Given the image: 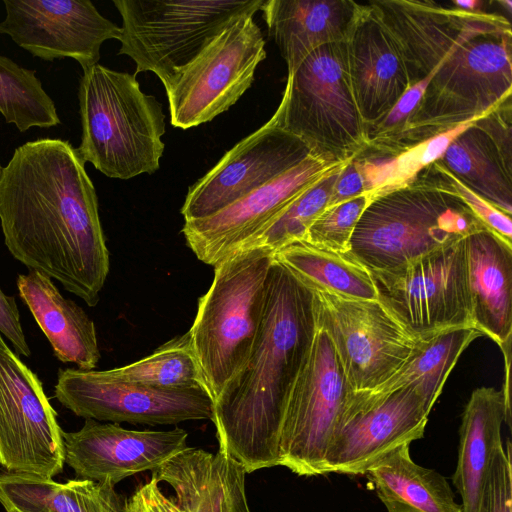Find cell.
I'll use <instances>...</instances> for the list:
<instances>
[{
    "mask_svg": "<svg viewBox=\"0 0 512 512\" xmlns=\"http://www.w3.org/2000/svg\"><path fill=\"white\" fill-rule=\"evenodd\" d=\"M151 472L172 487L173 502L184 512H250L246 471L224 450L187 447Z\"/></svg>",
    "mask_w": 512,
    "mask_h": 512,
    "instance_id": "23",
    "label": "cell"
},
{
    "mask_svg": "<svg viewBox=\"0 0 512 512\" xmlns=\"http://www.w3.org/2000/svg\"><path fill=\"white\" fill-rule=\"evenodd\" d=\"M78 101L82 133L77 151L85 163L122 180L159 169L165 115L135 75L96 64L83 71Z\"/></svg>",
    "mask_w": 512,
    "mask_h": 512,
    "instance_id": "3",
    "label": "cell"
},
{
    "mask_svg": "<svg viewBox=\"0 0 512 512\" xmlns=\"http://www.w3.org/2000/svg\"><path fill=\"white\" fill-rule=\"evenodd\" d=\"M451 3L455 7L460 8V9L465 10V11H469V12H482V11H484L482 9V5L484 3L483 1H478V0H465V1L453 0Z\"/></svg>",
    "mask_w": 512,
    "mask_h": 512,
    "instance_id": "43",
    "label": "cell"
},
{
    "mask_svg": "<svg viewBox=\"0 0 512 512\" xmlns=\"http://www.w3.org/2000/svg\"><path fill=\"white\" fill-rule=\"evenodd\" d=\"M342 167L304 191L237 249L260 247L275 253L294 241L303 240L310 225L326 209Z\"/></svg>",
    "mask_w": 512,
    "mask_h": 512,
    "instance_id": "35",
    "label": "cell"
},
{
    "mask_svg": "<svg viewBox=\"0 0 512 512\" xmlns=\"http://www.w3.org/2000/svg\"><path fill=\"white\" fill-rule=\"evenodd\" d=\"M387 512H462L447 479L416 464L410 444H403L368 468L366 473Z\"/></svg>",
    "mask_w": 512,
    "mask_h": 512,
    "instance_id": "28",
    "label": "cell"
},
{
    "mask_svg": "<svg viewBox=\"0 0 512 512\" xmlns=\"http://www.w3.org/2000/svg\"><path fill=\"white\" fill-rule=\"evenodd\" d=\"M472 122L404 148L376 149L366 146L354 156L363 177L364 194L371 200L409 184L423 169L437 161L449 144Z\"/></svg>",
    "mask_w": 512,
    "mask_h": 512,
    "instance_id": "32",
    "label": "cell"
},
{
    "mask_svg": "<svg viewBox=\"0 0 512 512\" xmlns=\"http://www.w3.org/2000/svg\"><path fill=\"white\" fill-rule=\"evenodd\" d=\"M1 168H2V166H1V164H0V170H1Z\"/></svg>",
    "mask_w": 512,
    "mask_h": 512,
    "instance_id": "44",
    "label": "cell"
},
{
    "mask_svg": "<svg viewBox=\"0 0 512 512\" xmlns=\"http://www.w3.org/2000/svg\"><path fill=\"white\" fill-rule=\"evenodd\" d=\"M274 253L237 249L216 265L189 329L205 387L214 399L246 365L264 315Z\"/></svg>",
    "mask_w": 512,
    "mask_h": 512,
    "instance_id": "4",
    "label": "cell"
},
{
    "mask_svg": "<svg viewBox=\"0 0 512 512\" xmlns=\"http://www.w3.org/2000/svg\"><path fill=\"white\" fill-rule=\"evenodd\" d=\"M367 195L327 207L310 225L302 241L338 253L350 252L356 224L369 203Z\"/></svg>",
    "mask_w": 512,
    "mask_h": 512,
    "instance_id": "36",
    "label": "cell"
},
{
    "mask_svg": "<svg viewBox=\"0 0 512 512\" xmlns=\"http://www.w3.org/2000/svg\"><path fill=\"white\" fill-rule=\"evenodd\" d=\"M360 6L352 0H264L260 10L290 72L320 46L345 41Z\"/></svg>",
    "mask_w": 512,
    "mask_h": 512,
    "instance_id": "25",
    "label": "cell"
},
{
    "mask_svg": "<svg viewBox=\"0 0 512 512\" xmlns=\"http://www.w3.org/2000/svg\"><path fill=\"white\" fill-rule=\"evenodd\" d=\"M479 336L483 335L475 328L458 327L419 339L404 366L383 385L366 393L385 394L411 387L430 412L459 357Z\"/></svg>",
    "mask_w": 512,
    "mask_h": 512,
    "instance_id": "30",
    "label": "cell"
},
{
    "mask_svg": "<svg viewBox=\"0 0 512 512\" xmlns=\"http://www.w3.org/2000/svg\"><path fill=\"white\" fill-rule=\"evenodd\" d=\"M421 174L436 188L459 197L488 230L512 247V220L510 215L503 213L475 194L438 161L423 169Z\"/></svg>",
    "mask_w": 512,
    "mask_h": 512,
    "instance_id": "37",
    "label": "cell"
},
{
    "mask_svg": "<svg viewBox=\"0 0 512 512\" xmlns=\"http://www.w3.org/2000/svg\"><path fill=\"white\" fill-rule=\"evenodd\" d=\"M369 272L377 300L412 337L475 328L464 239L393 269Z\"/></svg>",
    "mask_w": 512,
    "mask_h": 512,
    "instance_id": "10",
    "label": "cell"
},
{
    "mask_svg": "<svg viewBox=\"0 0 512 512\" xmlns=\"http://www.w3.org/2000/svg\"><path fill=\"white\" fill-rule=\"evenodd\" d=\"M64 464L62 430L43 384L0 333V465L53 479Z\"/></svg>",
    "mask_w": 512,
    "mask_h": 512,
    "instance_id": "13",
    "label": "cell"
},
{
    "mask_svg": "<svg viewBox=\"0 0 512 512\" xmlns=\"http://www.w3.org/2000/svg\"><path fill=\"white\" fill-rule=\"evenodd\" d=\"M312 153L304 141L278 126L272 116L189 188L181 214L185 221L213 215L297 166Z\"/></svg>",
    "mask_w": 512,
    "mask_h": 512,
    "instance_id": "17",
    "label": "cell"
},
{
    "mask_svg": "<svg viewBox=\"0 0 512 512\" xmlns=\"http://www.w3.org/2000/svg\"><path fill=\"white\" fill-rule=\"evenodd\" d=\"M351 390L328 335L316 331L291 387L279 442V466L325 475V460Z\"/></svg>",
    "mask_w": 512,
    "mask_h": 512,
    "instance_id": "12",
    "label": "cell"
},
{
    "mask_svg": "<svg viewBox=\"0 0 512 512\" xmlns=\"http://www.w3.org/2000/svg\"><path fill=\"white\" fill-rule=\"evenodd\" d=\"M487 229L456 195L421 172L409 184L372 198L350 240V253L369 271L388 270Z\"/></svg>",
    "mask_w": 512,
    "mask_h": 512,
    "instance_id": "5",
    "label": "cell"
},
{
    "mask_svg": "<svg viewBox=\"0 0 512 512\" xmlns=\"http://www.w3.org/2000/svg\"><path fill=\"white\" fill-rule=\"evenodd\" d=\"M274 257L304 281L332 292L359 299H377L369 270L350 252L338 253L294 241Z\"/></svg>",
    "mask_w": 512,
    "mask_h": 512,
    "instance_id": "31",
    "label": "cell"
},
{
    "mask_svg": "<svg viewBox=\"0 0 512 512\" xmlns=\"http://www.w3.org/2000/svg\"><path fill=\"white\" fill-rule=\"evenodd\" d=\"M0 114L20 132L59 125L53 99L44 90L35 70L0 55Z\"/></svg>",
    "mask_w": 512,
    "mask_h": 512,
    "instance_id": "34",
    "label": "cell"
},
{
    "mask_svg": "<svg viewBox=\"0 0 512 512\" xmlns=\"http://www.w3.org/2000/svg\"><path fill=\"white\" fill-rule=\"evenodd\" d=\"M478 512H512L511 444L500 447L492 459Z\"/></svg>",
    "mask_w": 512,
    "mask_h": 512,
    "instance_id": "38",
    "label": "cell"
},
{
    "mask_svg": "<svg viewBox=\"0 0 512 512\" xmlns=\"http://www.w3.org/2000/svg\"><path fill=\"white\" fill-rule=\"evenodd\" d=\"M54 394L75 415L96 421L172 425L213 416L214 401L204 386L152 388L112 380L97 370L60 368Z\"/></svg>",
    "mask_w": 512,
    "mask_h": 512,
    "instance_id": "14",
    "label": "cell"
},
{
    "mask_svg": "<svg viewBox=\"0 0 512 512\" xmlns=\"http://www.w3.org/2000/svg\"><path fill=\"white\" fill-rule=\"evenodd\" d=\"M306 283L316 326L328 335L351 392L373 391L404 366L419 339L377 299L348 297Z\"/></svg>",
    "mask_w": 512,
    "mask_h": 512,
    "instance_id": "9",
    "label": "cell"
},
{
    "mask_svg": "<svg viewBox=\"0 0 512 512\" xmlns=\"http://www.w3.org/2000/svg\"><path fill=\"white\" fill-rule=\"evenodd\" d=\"M244 14L231 21L164 87L170 122L183 130L213 120L250 88L266 58L263 34Z\"/></svg>",
    "mask_w": 512,
    "mask_h": 512,
    "instance_id": "11",
    "label": "cell"
},
{
    "mask_svg": "<svg viewBox=\"0 0 512 512\" xmlns=\"http://www.w3.org/2000/svg\"><path fill=\"white\" fill-rule=\"evenodd\" d=\"M347 161L312 153L297 166L215 214L185 221L182 232L187 246L201 262L216 265L304 191Z\"/></svg>",
    "mask_w": 512,
    "mask_h": 512,
    "instance_id": "19",
    "label": "cell"
},
{
    "mask_svg": "<svg viewBox=\"0 0 512 512\" xmlns=\"http://www.w3.org/2000/svg\"><path fill=\"white\" fill-rule=\"evenodd\" d=\"M345 44L352 91L366 129L405 93L408 77L397 46L368 3H361Z\"/></svg>",
    "mask_w": 512,
    "mask_h": 512,
    "instance_id": "22",
    "label": "cell"
},
{
    "mask_svg": "<svg viewBox=\"0 0 512 512\" xmlns=\"http://www.w3.org/2000/svg\"><path fill=\"white\" fill-rule=\"evenodd\" d=\"M512 31L479 36L456 50L432 75L403 129L368 147L399 149L475 121L512 96Z\"/></svg>",
    "mask_w": 512,
    "mask_h": 512,
    "instance_id": "6",
    "label": "cell"
},
{
    "mask_svg": "<svg viewBox=\"0 0 512 512\" xmlns=\"http://www.w3.org/2000/svg\"><path fill=\"white\" fill-rule=\"evenodd\" d=\"M17 287L56 358L81 370H94L101 354L95 324L83 308L63 297L51 278L36 270L19 274Z\"/></svg>",
    "mask_w": 512,
    "mask_h": 512,
    "instance_id": "27",
    "label": "cell"
},
{
    "mask_svg": "<svg viewBox=\"0 0 512 512\" xmlns=\"http://www.w3.org/2000/svg\"><path fill=\"white\" fill-rule=\"evenodd\" d=\"M464 248L474 327L502 348L512 337V247L483 229Z\"/></svg>",
    "mask_w": 512,
    "mask_h": 512,
    "instance_id": "24",
    "label": "cell"
},
{
    "mask_svg": "<svg viewBox=\"0 0 512 512\" xmlns=\"http://www.w3.org/2000/svg\"><path fill=\"white\" fill-rule=\"evenodd\" d=\"M511 98L473 121L437 160L463 185L512 214Z\"/></svg>",
    "mask_w": 512,
    "mask_h": 512,
    "instance_id": "21",
    "label": "cell"
},
{
    "mask_svg": "<svg viewBox=\"0 0 512 512\" xmlns=\"http://www.w3.org/2000/svg\"><path fill=\"white\" fill-rule=\"evenodd\" d=\"M100 373L112 380L159 389L205 387L189 330L138 361Z\"/></svg>",
    "mask_w": 512,
    "mask_h": 512,
    "instance_id": "33",
    "label": "cell"
},
{
    "mask_svg": "<svg viewBox=\"0 0 512 512\" xmlns=\"http://www.w3.org/2000/svg\"><path fill=\"white\" fill-rule=\"evenodd\" d=\"M388 31L403 60L409 87L432 77L439 66L467 42L486 34L511 31L498 13L469 12L434 1L368 2Z\"/></svg>",
    "mask_w": 512,
    "mask_h": 512,
    "instance_id": "15",
    "label": "cell"
},
{
    "mask_svg": "<svg viewBox=\"0 0 512 512\" xmlns=\"http://www.w3.org/2000/svg\"><path fill=\"white\" fill-rule=\"evenodd\" d=\"M0 225L12 256L94 307L110 267L95 187L60 138L18 146L0 170Z\"/></svg>",
    "mask_w": 512,
    "mask_h": 512,
    "instance_id": "1",
    "label": "cell"
},
{
    "mask_svg": "<svg viewBox=\"0 0 512 512\" xmlns=\"http://www.w3.org/2000/svg\"><path fill=\"white\" fill-rule=\"evenodd\" d=\"M126 512H184L167 498L159 488V482L151 477L138 487L126 501Z\"/></svg>",
    "mask_w": 512,
    "mask_h": 512,
    "instance_id": "41",
    "label": "cell"
},
{
    "mask_svg": "<svg viewBox=\"0 0 512 512\" xmlns=\"http://www.w3.org/2000/svg\"><path fill=\"white\" fill-rule=\"evenodd\" d=\"M431 77L409 87L391 110L365 129L367 145H378L397 135L420 102Z\"/></svg>",
    "mask_w": 512,
    "mask_h": 512,
    "instance_id": "39",
    "label": "cell"
},
{
    "mask_svg": "<svg viewBox=\"0 0 512 512\" xmlns=\"http://www.w3.org/2000/svg\"><path fill=\"white\" fill-rule=\"evenodd\" d=\"M510 418V397L503 390L480 387L472 392L461 416L458 460L452 476L462 512H478L492 459L503 446L502 424H510Z\"/></svg>",
    "mask_w": 512,
    "mask_h": 512,
    "instance_id": "26",
    "label": "cell"
},
{
    "mask_svg": "<svg viewBox=\"0 0 512 512\" xmlns=\"http://www.w3.org/2000/svg\"><path fill=\"white\" fill-rule=\"evenodd\" d=\"M315 331L310 287L274 257L257 339L246 365L214 399L211 419L219 449L246 473L279 466L287 399Z\"/></svg>",
    "mask_w": 512,
    "mask_h": 512,
    "instance_id": "2",
    "label": "cell"
},
{
    "mask_svg": "<svg viewBox=\"0 0 512 512\" xmlns=\"http://www.w3.org/2000/svg\"><path fill=\"white\" fill-rule=\"evenodd\" d=\"M0 33L45 61L70 58L83 71L98 64L102 44L121 28L89 0H4Z\"/></svg>",
    "mask_w": 512,
    "mask_h": 512,
    "instance_id": "18",
    "label": "cell"
},
{
    "mask_svg": "<svg viewBox=\"0 0 512 512\" xmlns=\"http://www.w3.org/2000/svg\"><path fill=\"white\" fill-rule=\"evenodd\" d=\"M0 333L14 346L17 354L29 357L31 350L20 321V313L13 296L6 295L0 287Z\"/></svg>",
    "mask_w": 512,
    "mask_h": 512,
    "instance_id": "40",
    "label": "cell"
},
{
    "mask_svg": "<svg viewBox=\"0 0 512 512\" xmlns=\"http://www.w3.org/2000/svg\"><path fill=\"white\" fill-rule=\"evenodd\" d=\"M6 512H126L114 486L86 479L58 483L33 475L0 473Z\"/></svg>",
    "mask_w": 512,
    "mask_h": 512,
    "instance_id": "29",
    "label": "cell"
},
{
    "mask_svg": "<svg viewBox=\"0 0 512 512\" xmlns=\"http://www.w3.org/2000/svg\"><path fill=\"white\" fill-rule=\"evenodd\" d=\"M429 413L411 387L350 392L326 454V474L364 475L395 448L423 438Z\"/></svg>",
    "mask_w": 512,
    "mask_h": 512,
    "instance_id": "16",
    "label": "cell"
},
{
    "mask_svg": "<svg viewBox=\"0 0 512 512\" xmlns=\"http://www.w3.org/2000/svg\"><path fill=\"white\" fill-rule=\"evenodd\" d=\"M264 0H113L122 26L118 54L136 74L153 72L166 87L235 18Z\"/></svg>",
    "mask_w": 512,
    "mask_h": 512,
    "instance_id": "7",
    "label": "cell"
},
{
    "mask_svg": "<svg viewBox=\"0 0 512 512\" xmlns=\"http://www.w3.org/2000/svg\"><path fill=\"white\" fill-rule=\"evenodd\" d=\"M364 194V181L354 157L342 167L334 184L327 207L351 200ZM326 207V208H327Z\"/></svg>",
    "mask_w": 512,
    "mask_h": 512,
    "instance_id": "42",
    "label": "cell"
},
{
    "mask_svg": "<svg viewBox=\"0 0 512 512\" xmlns=\"http://www.w3.org/2000/svg\"><path fill=\"white\" fill-rule=\"evenodd\" d=\"M314 152L349 160L367 145L348 73L345 41L325 44L288 72L273 115Z\"/></svg>",
    "mask_w": 512,
    "mask_h": 512,
    "instance_id": "8",
    "label": "cell"
},
{
    "mask_svg": "<svg viewBox=\"0 0 512 512\" xmlns=\"http://www.w3.org/2000/svg\"><path fill=\"white\" fill-rule=\"evenodd\" d=\"M188 433L171 430H130L118 423L86 419L75 432H63L64 463L80 479L115 486L124 478L153 471L187 448Z\"/></svg>",
    "mask_w": 512,
    "mask_h": 512,
    "instance_id": "20",
    "label": "cell"
}]
</instances>
